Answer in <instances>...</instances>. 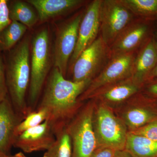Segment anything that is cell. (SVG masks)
<instances>
[{"label": "cell", "instance_id": "obj_1", "mask_svg": "<svg viewBox=\"0 0 157 157\" xmlns=\"http://www.w3.org/2000/svg\"><path fill=\"white\" fill-rule=\"evenodd\" d=\"M90 82L68 80L54 67L46 79L36 109L47 113L46 121L55 135L66 128L78 107V99Z\"/></svg>", "mask_w": 157, "mask_h": 157}, {"label": "cell", "instance_id": "obj_2", "mask_svg": "<svg viewBox=\"0 0 157 157\" xmlns=\"http://www.w3.org/2000/svg\"><path fill=\"white\" fill-rule=\"evenodd\" d=\"M28 38L10 51L6 65L8 96L15 111L23 120L32 112L28 106L27 92L30 80V48Z\"/></svg>", "mask_w": 157, "mask_h": 157}, {"label": "cell", "instance_id": "obj_3", "mask_svg": "<svg viewBox=\"0 0 157 157\" xmlns=\"http://www.w3.org/2000/svg\"><path fill=\"white\" fill-rule=\"evenodd\" d=\"M50 36L48 29L39 31L33 37L30 52V80L27 104L36 110L48 77L51 62Z\"/></svg>", "mask_w": 157, "mask_h": 157}, {"label": "cell", "instance_id": "obj_4", "mask_svg": "<svg viewBox=\"0 0 157 157\" xmlns=\"http://www.w3.org/2000/svg\"><path fill=\"white\" fill-rule=\"evenodd\" d=\"M93 107L91 103L88 104L66 128L72 142V157H90L98 147L93 125Z\"/></svg>", "mask_w": 157, "mask_h": 157}, {"label": "cell", "instance_id": "obj_5", "mask_svg": "<svg viewBox=\"0 0 157 157\" xmlns=\"http://www.w3.org/2000/svg\"><path fill=\"white\" fill-rule=\"evenodd\" d=\"M96 114L93 125L98 147L125 150L128 133L124 124L104 105L100 106Z\"/></svg>", "mask_w": 157, "mask_h": 157}, {"label": "cell", "instance_id": "obj_6", "mask_svg": "<svg viewBox=\"0 0 157 157\" xmlns=\"http://www.w3.org/2000/svg\"><path fill=\"white\" fill-rule=\"evenodd\" d=\"M111 57L109 46L100 35L74 63L72 81L91 82L101 73Z\"/></svg>", "mask_w": 157, "mask_h": 157}, {"label": "cell", "instance_id": "obj_7", "mask_svg": "<svg viewBox=\"0 0 157 157\" xmlns=\"http://www.w3.org/2000/svg\"><path fill=\"white\" fill-rule=\"evenodd\" d=\"M121 0H101L100 9L101 36L108 46L136 18Z\"/></svg>", "mask_w": 157, "mask_h": 157}, {"label": "cell", "instance_id": "obj_8", "mask_svg": "<svg viewBox=\"0 0 157 157\" xmlns=\"http://www.w3.org/2000/svg\"><path fill=\"white\" fill-rule=\"evenodd\" d=\"M136 55L135 52L111 56L101 73L79 97L78 101L88 99L103 88L131 78Z\"/></svg>", "mask_w": 157, "mask_h": 157}, {"label": "cell", "instance_id": "obj_9", "mask_svg": "<svg viewBox=\"0 0 157 157\" xmlns=\"http://www.w3.org/2000/svg\"><path fill=\"white\" fill-rule=\"evenodd\" d=\"M83 14L78 13L64 23L57 33L53 52L54 67L66 77L69 61L78 39L79 25Z\"/></svg>", "mask_w": 157, "mask_h": 157}, {"label": "cell", "instance_id": "obj_10", "mask_svg": "<svg viewBox=\"0 0 157 157\" xmlns=\"http://www.w3.org/2000/svg\"><path fill=\"white\" fill-rule=\"evenodd\" d=\"M101 0H94L88 6L78 29L76 48L70 60L73 67L82 52L94 42L100 32V9Z\"/></svg>", "mask_w": 157, "mask_h": 157}, {"label": "cell", "instance_id": "obj_11", "mask_svg": "<svg viewBox=\"0 0 157 157\" xmlns=\"http://www.w3.org/2000/svg\"><path fill=\"white\" fill-rule=\"evenodd\" d=\"M150 25L147 21L135 19L109 46L111 56L135 52L148 39Z\"/></svg>", "mask_w": 157, "mask_h": 157}, {"label": "cell", "instance_id": "obj_12", "mask_svg": "<svg viewBox=\"0 0 157 157\" xmlns=\"http://www.w3.org/2000/svg\"><path fill=\"white\" fill-rule=\"evenodd\" d=\"M56 140V136L48 122L29 129L14 138L13 147L19 148L24 153L48 149Z\"/></svg>", "mask_w": 157, "mask_h": 157}, {"label": "cell", "instance_id": "obj_13", "mask_svg": "<svg viewBox=\"0 0 157 157\" xmlns=\"http://www.w3.org/2000/svg\"><path fill=\"white\" fill-rule=\"evenodd\" d=\"M22 120L15 111L9 96L0 102V151L9 155L13 147L14 131Z\"/></svg>", "mask_w": 157, "mask_h": 157}, {"label": "cell", "instance_id": "obj_14", "mask_svg": "<svg viewBox=\"0 0 157 157\" xmlns=\"http://www.w3.org/2000/svg\"><path fill=\"white\" fill-rule=\"evenodd\" d=\"M157 62V41L154 37H149L136 54L132 77L134 82L140 86L148 78Z\"/></svg>", "mask_w": 157, "mask_h": 157}, {"label": "cell", "instance_id": "obj_15", "mask_svg": "<svg viewBox=\"0 0 157 157\" xmlns=\"http://www.w3.org/2000/svg\"><path fill=\"white\" fill-rule=\"evenodd\" d=\"M36 11L39 20L44 22L63 15L81 7L83 0H28Z\"/></svg>", "mask_w": 157, "mask_h": 157}, {"label": "cell", "instance_id": "obj_16", "mask_svg": "<svg viewBox=\"0 0 157 157\" xmlns=\"http://www.w3.org/2000/svg\"><path fill=\"white\" fill-rule=\"evenodd\" d=\"M140 86L134 82L131 78H129L98 90L89 98L98 94L104 101L113 103L122 102L137 93Z\"/></svg>", "mask_w": 157, "mask_h": 157}, {"label": "cell", "instance_id": "obj_17", "mask_svg": "<svg viewBox=\"0 0 157 157\" xmlns=\"http://www.w3.org/2000/svg\"><path fill=\"white\" fill-rule=\"evenodd\" d=\"M125 150L132 157H157V141L129 132Z\"/></svg>", "mask_w": 157, "mask_h": 157}, {"label": "cell", "instance_id": "obj_18", "mask_svg": "<svg viewBox=\"0 0 157 157\" xmlns=\"http://www.w3.org/2000/svg\"><path fill=\"white\" fill-rule=\"evenodd\" d=\"M8 6L11 21H17L31 28L39 20L36 11L27 1H8Z\"/></svg>", "mask_w": 157, "mask_h": 157}, {"label": "cell", "instance_id": "obj_19", "mask_svg": "<svg viewBox=\"0 0 157 157\" xmlns=\"http://www.w3.org/2000/svg\"><path fill=\"white\" fill-rule=\"evenodd\" d=\"M28 28L22 24L11 21L0 33V51H10L25 33Z\"/></svg>", "mask_w": 157, "mask_h": 157}, {"label": "cell", "instance_id": "obj_20", "mask_svg": "<svg viewBox=\"0 0 157 157\" xmlns=\"http://www.w3.org/2000/svg\"><path fill=\"white\" fill-rule=\"evenodd\" d=\"M71 139L67 128L56 135V140L43 157H72Z\"/></svg>", "mask_w": 157, "mask_h": 157}, {"label": "cell", "instance_id": "obj_21", "mask_svg": "<svg viewBox=\"0 0 157 157\" xmlns=\"http://www.w3.org/2000/svg\"><path fill=\"white\" fill-rule=\"evenodd\" d=\"M154 112L144 108H134L129 110L124 116L125 122L133 131L144 126L156 119Z\"/></svg>", "mask_w": 157, "mask_h": 157}, {"label": "cell", "instance_id": "obj_22", "mask_svg": "<svg viewBox=\"0 0 157 157\" xmlns=\"http://www.w3.org/2000/svg\"><path fill=\"white\" fill-rule=\"evenodd\" d=\"M135 17L142 18L157 16V0H121Z\"/></svg>", "mask_w": 157, "mask_h": 157}, {"label": "cell", "instance_id": "obj_23", "mask_svg": "<svg viewBox=\"0 0 157 157\" xmlns=\"http://www.w3.org/2000/svg\"><path fill=\"white\" fill-rule=\"evenodd\" d=\"M47 113L43 109H36L29 113L16 127L15 137L21 133L41 124L47 120Z\"/></svg>", "mask_w": 157, "mask_h": 157}, {"label": "cell", "instance_id": "obj_24", "mask_svg": "<svg viewBox=\"0 0 157 157\" xmlns=\"http://www.w3.org/2000/svg\"><path fill=\"white\" fill-rule=\"evenodd\" d=\"M132 132L150 140L157 141V119Z\"/></svg>", "mask_w": 157, "mask_h": 157}, {"label": "cell", "instance_id": "obj_25", "mask_svg": "<svg viewBox=\"0 0 157 157\" xmlns=\"http://www.w3.org/2000/svg\"><path fill=\"white\" fill-rule=\"evenodd\" d=\"M8 1L0 0V33L11 22L9 17Z\"/></svg>", "mask_w": 157, "mask_h": 157}, {"label": "cell", "instance_id": "obj_26", "mask_svg": "<svg viewBox=\"0 0 157 157\" xmlns=\"http://www.w3.org/2000/svg\"><path fill=\"white\" fill-rule=\"evenodd\" d=\"M8 96V90L6 83V65L0 55V102Z\"/></svg>", "mask_w": 157, "mask_h": 157}, {"label": "cell", "instance_id": "obj_27", "mask_svg": "<svg viewBox=\"0 0 157 157\" xmlns=\"http://www.w3.org/2000/svg\"><path fill=\"white\" fill-rule=\"evenodd\" d=\"M122 151L108 147H98L90 157H117Z\"/></svg>", "mask_w": 157, "mask_h": 157}, {"label": "cell", "instance_id": "obj_28", "mask_svg": "<svg viewBox=\"0 0 157 157\" xmlns=\"http://www.w3.org/2000/svg\"><path fill=\"white\" fill-rule=\"evenodd\" d=\"M148 91L152 94L157 96V83L150 86L148 87Z\"/></svg>", "mask_w": 157, "mask_h": 157}, {"label": "cell", "instance_id": "obj_29", "mask_svg": "<svg viewBox=\"0 0 157 157\" xmlns=\"http://www.w3.org/2000/svg\"><path fill=\"white\" fill-rule=\"evenodd\" d=\"M157 78V62L154 69L149 76L148 78Z\"/></svg>", "mask_w": 157, "mask_h": 157}, {"label": "cell", "instance_id": "obj_30", "mask_svg": "<svg viewBox=\"0 0 157 157\" xmlns=\"http://www.w3.org/2000/svg\"><path fill=\"white\" fill-rule=\"evenodd\" d=\"M117 157H132V156L128 152L125 150H124L122 151L120 155Z\"/></svg>", "mask_w": 157, "mask_h": 157}, {"label": "cell", "instance_id": "obj_31", "mask_svg": "<svg viewBox=\"0 0 157 157\" xmlns=\"http://www.w3.org/2000/svg\"><path fill=\"white\" fill-rule=\"evenodd\" d=\"M10 157H27L22 151L19 152L13 155H10Z\"/></svg>", "mask_w": 157, "mask_h": 157}, {"label": "cell", "instance_id": "obj_32", "mask_svg": "<svg viewBox=\"0 0 157 157\" xmlns=\"http://www.w3.org/2000/svg\"><path fill=\"white\" fill-rule=\"evenodd\" d=\"M0 157H10V155L6 154L0 151Z\"/></svg>", "mask_w": 157, "mask_h": 157}, {"label": "cell", "instance_id": "obj_33", "mask_svg": "<svg viewBox=\"0 0 157 157\" xmlns=\"http://www.w3.org/2000/svg\"><path fill=\"white\" fill-rule=\"evenodd\" d=\"M154 37L155 39V40L157 41V28L155 30V32Z\"/></svg>", "mask_w": 157, "mask_h": 157}]
</instances>
